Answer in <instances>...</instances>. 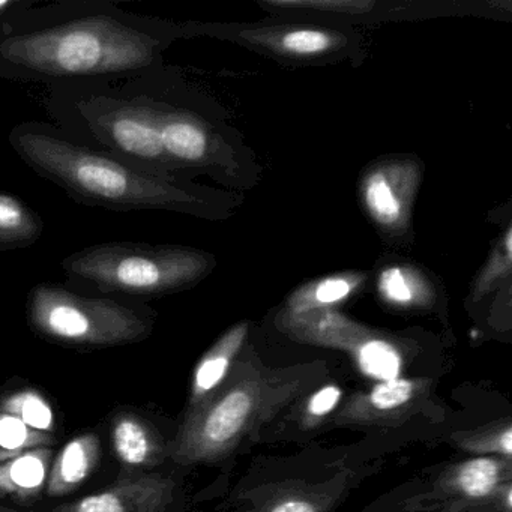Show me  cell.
I'll return each instance as SVG.
<instances>
[{"mask_svg":"<svg viewBox=\"0 0 512 512\" xmlns=\"http://www.w3.org/2000/svg\"><path fill=\"white\" fill-rule=\"evenodd\" d=\"M322 373L313 365L268 368L256 359H238L220 388L190 412L178 457L187 463H206L229 457L284 409L310 394Z\"/></svg>","mask_w":512,"mask_h":512,"instance_id":"cell-1","label":"cell"},{"mask_svg":"<svg viewBox=\"0 0 512 512\" xmlns=\"http://www.w3.org/2000/svg\"><path fill=\"white\" fill-rule=\"evenodd\" d=\"M11 142L32 169L85 202L118 209L182 208L194 202L157 173L44 131L19 128Z\"/></svg>","mask_w":512,"mask_h":512,"instance_id":"cell-2","label":"cell"},{"mask_svg":"<svg viewBox=\"0 0 512 512\" xmlns=\"http://www.w3.org/2000/svg\"><path fill=\"white\" fill-rule=\"evenodd\" d=\"M157 50L154 38L106 16L85 17L0 44L5 61L55 77L136 73L155 61Z\"/></svg>","mask_w":512,"mask_h":512,"instance_id":"cell-3","label":"cell"},{"mask_svg":"<svg viewBox=\"0 0 512 512\" xmlns=\"http://www.w3.org/2000/svg\"><path fill=\"white\" fill-rule=\"evenodd\" d=\"M208 265L203 254L188 248L113 242L73 254L64 269L73 280L106 292L158 295L196 283Z\"/></svg>","mask_w":512,"mask_h":512,"instance_id":"cell-4","label":"cell"},{"mask_svg":"<svg viewBox=\"0 0 512 512\" xmlns=\"http://www.w3.org/2000/svg\"><path fill=\"white\" fill-rule=\"evenodd\" d=\"M31 317L40 331L74 343H112L140 331L139 319L124 305L82 298L56 284L32 290Z\"/></svg>","mask_w":512,"mask_h":512,"instance_id":"cell-5","label":"cell"},{"mask_svg":"<svg viewBox=\"0 0 512 512\" xmlns=\"http://www.w3.org/2000/svg\"><path fill=\"white\" fill-rule=\"evenodd\" d=\"M284 329L302 343L344 350L362 374L377 382L397 379L403 370V355L391 340L334 311L286 316Z\"/></svg>","mask_w":512,"mask_h":512,"instance_id":"cell-6","label":"cell"},{"mask_svg":"<svg viewBox=\"0 0 512 512\" xmlns=\"http://www.w3.org/2000/svg\"><path fill=\"white\" fill-rule=\"evenodd\" d=\"M86 121L101 143L149 170H167L173 166L161 142L157 107L140 101L97 98L85 109Z\"/></svg>","mask_w":512,"mask_h":512,"instance_id":"cell-7","label":"cell"},{"mask_svg":"<svg viewBox=\"0 0 512 512\" xmlns=\"http://www.w3.org/2000/svg\"><path fill=\"white\" fill-rule=\"evenodd\" d=\"M511 479V458H469L446 467L430 490L407 500L404 508L410 512H476Z\"/></svg>","mask_w":512,"mask_h":512,"instance_id":"cell-8","label":"cell"},{"mask_svg":"<svg viewBox=\"0 0 512 512\" xmlns=\"http://www.w3.org/2000/svg\"><path fill=\"white\" fill-rule=\"evenodd\" d=\"M431 380H383L367 391L355 392L334 412L335 427H400L430 403Z\"/></svg>","mask_w":512,"mask_h":512,"instance_id":"cell-9","label":"cell"},{"mask_svg":"<svg viewBox=\"0 0 512 512\" xmlns=\"http://www.w3.org/2000/svg\"><path fill=\"white\" fill-rule=\"evenodd\" d=\"M418 182L419 169L409 161H389L368 170L361 193L371 220L389 232L403 229Z\"/></svg>","mask_w":512,"mask_h":512,"instance_id":"cell-10","label":"cell"},{"mask_svg":"<svg viewBox=\"0 0 512 512\" xmlns=\"http://www.w3.org/2000/svg\"><path fill=\"white\" fill-rule=\"evenodd\" d=\"M349 484L346 473L323 482H281L251 512H329L343 499Z\"/></svg>","mask_w":512,"mask_h":512,"instance_id":"cell-11","label":"cell"},{"mask_svg":"<svg viewBox=\"0 0 512 512\" xmlns=\"http://www.w3.org/2000/svg\"><path fill=\"white\" fill-rule=\"evenodd\" d=\"M161 142L167 158L176 163H205L211 154V136L202 122L181 112H166L158 109Z\"/></svg>","mask_w":512,"mask_h":512,"instance_id":"cell-12","label":"cell"},{"mask_svg":"<svg viewBox=\"0 0 512 512\" xmlns=\"http://www.w3.org/2000/svg\"><path fill=\"white\" fill-rule=\"evenodd\" d=\"M248 329L250 325L247 322L238 323L203 356L194 373L191 412L202 406L226 380L230 368L235 364L247 340Z\"/></svg>","mask_w":512,"mask_h":512,"instance_id":"cell-13","label":"cell"},{"mask_svg":"<svg viewBox=\"0 0 512 512\" xmlns=\"http://www.w3.org/2000/svg\"><path fill=\"white\" fill-rule=\"evenodd\" d=\"M245 38L292 58H316L331 52L341 43L340 35L320 31V29L256 31L250 32Z\"/></svg>","mask_w":512,"mask_h":512,"instance_id":"cell-14","label":"cell"},{"mask_svg":"<svg viewBox=\"0 0 512 512\" xmlns=\"http://www.w3.org/2000/svg\"><path fill=\"white\" fill-rule=\"evenodd\" d=\"M362 283L359 275H337L323 278L296 290L287 305V316H304V314L328 311L332 305L346 301Z\"/></svg>","mask_w":512,"mask_h":512,"instance_id":"cell-15","label":"cell"},{"mask_svg":"<svg viewBox=\"0 0 512 512\" xmlns=\"http://www.w3.org/2000/svg\"><path fill=\"white\" fill-rule=\"evenodd\" d=\"M43 223L25 203L0 193V248L25 247L40 238Z\"/></svg>","mask_w":512,"mask_h":512,"instance_id":"cell-16","label":"cell"},{"mask_svg":"<svg viewBox=\"0 0 512 512\" xmlns=\"http://www.w3.org/2000/svg\"><path fill=\"white\" fill-rule=\"evenodd\" d=\"M451 442L461 451L476 457H505L512 455L511 419H500L476 430L457 431Z\"/></svg>","mask_w":512,"mask_h":512,"instance_id":"cell-17","label":"cell"},{"mask_svg":"<svg viewBox=\"0 0 512 512\" xmlns=\"http://www.w3.org/2000/svg\"><path fill=\"white\" fill-rule=\"evenodd\" d=\"M379 293L383 301L400 308L424 307L430 301L427 283L403 266H391L380 274Z\"/></svg>","mask_w":512,"mask_h":512,"instance_id":"cell-18","label":"cell"},{"mask_svg":"<svg viewBox=\"0 0 512 512\" xmlns=\"http://www.w3.org/2000/svg\"><path fill=\"white\" fill-rule=\"evenodd\" d=\"M341 397H343V389L334 383L322 386L317 391H311L292 406L296 424L302 430L320 427L325 419L337 410Z\"/></svg>","mask_w":512,"mask_h":512,"instance_id":"cell-19","label":"cell"},{"mask_svg":"<svg viewBox=\"0 0 512 512\" xmlns=\"http://www.w3.org/2000/svg\"><path fill=\"white\" fill-rule=\"evenodd\" d=\"M115 446L119 457L128 464H142L151 452L148 434L130 419L119 422L115 428Z\"/></svg>","mask_w":512,"mask_h":512,"instance_id":"cell-20","label":"cell"},{"mask_svg":"<svg viewBox=\"0 0 512 512\" xmlns=\"http://www.w3.org/2000/svg\"><path fill=\"white\" fill-rule=\"evenodd\" d=\"M265 4L278 10H311L346 14L367 13L374 7L373 2H364V0H268Z\"/></svg>","mask_w":512,"mask_h":512,"instance_id":"cell-21","label":"cell"},{"mask_svg":"<svg viewBox=\"0 0 512 512\" xmlns=\"http://www.w3.org/2000/svg\"><path fill=\"white\" fill-rule=\"evenodd\" d=\"M511 242V229H508L505 232V236H503V241L500 242L499 250L493 254V257L490 259V263H488L487 268L484 269L481 277H479L478 283H476V298H479V296L488 292V290L491 289V286H493L499 278H502L503 275L509 274V269H511L512 253Z\"/></svg>","mask_w":512,"mask_h":512,"instance_id":"cell-22","label":"cell"},{"mask_svg":"<svg viewBox=\"0 0 512 512\" xmlns=\"http://www.w3.org/2000/svg\"><path fill=\"white\" fill-rule=\"evenodd\" d=\"M89 449L85 440H73L65 446L61 458V475L68 484L85 479L89 470Z\"/></svg>","mask_w":512,"mask_h":512,"instance_id":"cell-23","label":"cell"},{"mask_svg":"<svg viewBox=\"0 0 512 512\" xmlns=\"http://www.w3.org/2000/svg\"><path fill=\"white\" fill-rule=\"evenodd\" d=\"M11 476H13L14 482L22 485V487H37L44 478L43 463L38 458L32 457V455L20 458V460L14 463Z\"/></svg>","mask_w":512,"mask_h":512,"instance_id":"cell-24","label":"cell"},{"mask_svg":"<svg viewBox=\"0 0 512 512\" xmlns=\"http://www.w3.org/2000/svg\"><path fill=\"white\" fill-rule=\"evenodd\" d=\"M22 418L26 424L34 428H49L52 425V410L47 407L43 400L34 395H28L22 404Z\"/></svg>","mask_w":512,"mask_h":512,"instance_id":"cell-25","label":"cell"},{"mask_svg":"<svg viewBox=\"0 0 512 512\" xmlns=\"http://www.w3.org/2000/svg\"><path fill=\"white\" fill-rule=\"evenodd\" d=\"M28 437L25 422L20 419L7 416L0 419V446L7 449H16L25 443Z\"/></svg>","mask_w":512,"mask_h":512,"instance_id":"cell-26","label":"cell"},{"mask_svg":"<svg viewBox=\"0 0 512 512\" xmlns=\"http://www.w3.org/2000/svg\"><path fill=\"white\" fill-rule=\"evenodd\" d=\"M77 512H125V508L116 494L101 493L82 500Z\"/></svg>","mask_w":512,"mask_h":512,"instance_id":"cell-27","label":"cell"},{"mask_svg":"<svg viewBox=\"0 0 512 512\" xmlns=\"http://www.w3.org/2000/svg\"><path fill=\"white\" fill-rule=\"evenodd\" d=\"M476 512H512V482H506Z\"/></svg>","mask_w":512,"mask_h":512,"instance_id":"cell-28","label":"cell"},{"mask_svg":"<svg viewBox=\"0 0 512 512\" xmlns=\"http://www.w3.org/2000/svg\"><path fill=\"white\" fill-rule=\"evenodd\" d=\"M14 7H16V4L11 2V0H0V17L7 14L8 11L13 10Z\"/></svg>","mask_w":512,"mask_h":512,"instance_id":"cell-29","label":"cell"}]
</instances>
